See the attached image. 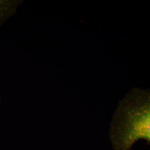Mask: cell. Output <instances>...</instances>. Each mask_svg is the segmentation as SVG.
<instances>
[{"instance_id":"1","label":"cell","mask_w":150,"mask_h":150,"mask_svg":"<svg viewBox=\"0 0 150 150\" xmlns=\"http://www.w3.org/2000/svg\"><path fill=\"white\" fill-rule=\"evenodd\" d=\"M114 150H131L139 139L150 144V92L134 88L120 101L110 132Z\"/></svg>"},{"instance_id":"2","label":"cell","mask_w":150,"mask_h":150,"mask_svg":"<svg viewBox=\"0 0 150 150\" xmlns=\"http://www.w3.org/2000/svg\"><path fill=\"white\" fill-rule=\"evenodd\" d=\"M22 0H0V27L13 16Z\"/></svg>"},{"instance_id":"3","label":"cell","mask_w":150,"mask_h":150,"mask_svg":"<svg viewBox=\"0 0 150 150\" xmlns=\"http://www.w3.org/2000/svg\"><path fill=\"white\" fill-rule=\"evenodd\" d=\"M0 102H1V100H0Z\"/></svg>"}]
</instances>
